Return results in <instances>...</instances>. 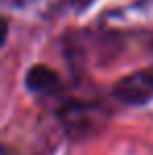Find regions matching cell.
<instances>
[{
	"label": "cell",
	"mask_w": 153,
	"mask_h": 155,
	"mask_svg": "<svg viewBox=\"0 0 153 155\" xmlns=\"http://www.w3.org/2000/svg\"><path fill=\"white\" fill-rule=\"evenodd\" d=\"M59 122L65 132L74 138H86L97 132H101L103 126L109 120V111L99 103H82V101H69L59 111Z\"/></svg>",
	"instance_id": "1"
},
{
	"label": "cell",
	"mask_w": 153,
	"mask_h": 155,
	"mask_svg": "<svg viewBox=\"0 0 153 155\" xmlns=\"http://www.w3.org/2000/svg\"><path fill=\"white\" fill-rule=\"evenodd\" d=\"M149 69H151V74H153V65H151V67H149Z\"/></svg>",
	"instance_id": "6"
},
{
	"label": "cell",
	"mask_w": 153,
	"mask_h": 155,
	"mask_svg": "<svg viewBox=\"0 0 153 155\" xmlns=\"http://www.w3.org/2000/svg\"><path fill=\"white\" fill-rule=\"evenodd\" d=\"M67 4H72L74 8H84V6H88L92 0H65Z\"/></svg>",
	"instance_id": "5"
},
{
	"label": "cell",
	"mask_w": 153,
	"mask_h": 155,
	"mask_svg": "<svg viewBox=\"0 0 153 155\" xmlns=\"http://www.w3.org/2000/svg\"><path fill=\"white\" fill-rule=\"evenodd\" d=\"M25 86L36 94H52L59 90L61 78L55 69L46 65H34V67H29L25 76Z\"/></svg>",
	"instance_id": "3"
},
{
	"label": "cell",
	"mask_w": 153,
	"mask_h": 155,
	"mask_svg": "<svg viewBox=\"0 0 153 155\" xmlns=\"http://www.w3.org/2000/svg\"><path fill=\"white\" fill-rule=\"evenodd\" d=\"M113 94L126 105H145L153 99V74L151 69L128 74L113 84Z\"/></svg>",
	"instance_id": "2"
},
{
	"label": "cell",
	"mask_w": 153,
	"mask_h": 155,
	"mask_svg": "<svg viewBox=\"0 0 153 155\" xmlns=\"http://www.w3.org/2000/svg\"><path fill=\"white\" fill-rule=\"evenodd\" d=\"M4 6L25 13V15H34V17H46L48 13L55 11V6L61 0H2Z\"/></svg>",
	"instance_id": "4"
}]
</instances>
